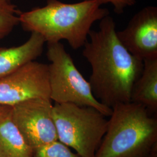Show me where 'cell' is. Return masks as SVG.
<instances>
[{"label": "cell", "instance_id": "obj_13", "mask_svg": "<svg viewBox=\"0 0 157 157\" xmlns=\"http://www.w3.org/2000/svg\"><path fill=\"white\" fill-rule=\"evenodd\" d=\"M33 157H81L71 148L57 140L34 153Z\"/></svg>", "mask_w": 157, "mask_h": 157}, {"label": "cell", "instance_id": "obj_16", "mask_svg": "<svg viewBox=\"0 0 157 157\" xmlns=\"http://www.w3.org/2000/svg\"><path fill=\"white\" fill-rule=\"evenodd\" d=\"M0 1H6V2H10V0H0Z\"/></svg>", "mask_w": 157, "mask_h": 157}, {"label": "cell", "instance_id": "obj_5", "mask_svg": "<svg viewBox=\"0 0 157 157\" xmlns=\"http://www.w3.org/2000/svg\"><path fill=\"white\" fill-rule=\"evenodd\" d=\"M50 99L55 103H72L93 107L109 117L112 109L102 104L93 95L89 81L75 65L61 42L47 43Z\"/></svg>", "mask_w": 157, "mask_h": 157}, {"label": "cell", "instance_id": "obj_8", "mask_svg": "<svg viewBox=\"0 0 157 157\" xmlns=\"http://www.w3.org/2000/svg\"><path fill=\"white\" fill-rule=\"evenodd\" d=\"M117 35L127 50L142 61L157 58V7L147 6L137 12Z\"/></svg>", "mask_w": 157, "mask_h": 157}, {"label": "cell", "instance_id": "obj_10", "mask_svg": "<svg viewBox=\"0 0 157 157\" xmlns=\"http://www.w3.org/2000/svg\"><path fill=\"white\" fill-rule=\"evenodd\" d=\"M34 152L13 121L11 106L0 110V157H33Z\"/></svg>", "mask_w": 157, "mask_h": 157}, {"label": "cell", "instance_id": "obj_14", "mask_svg": "<svg viewBox=\"0 0 157 157\" xmlns=\"http://www.w3.org/2000/svg\"><path fill=\"white\" fill-rule=\"evenodd\" d=\"M84 1V0H82ZM103 4H111L113 7L114 12L117 14L124 13V10L136 3V0H99Z\"/></svg>", "mask_w": 157, "mask_h": 157}, {"label": "cell", "instance_id": "obj_11", "mask_svg": "<svg viewBox=\"0 0 157 157\" xmlns=\"http://www.w3.org/2000/svg\"><path fill=\"white\" fill-rule=\"evenodd\" d=\"M143 62V70L133 84L130 102L140 104L154 113L157 111V58Z\"/></svg>", "mask_w": 157, "mask_h": 157}, {"label": "cell", "instance_id": "obj_3", "mask_svg": "<svg viewBox=\"0 0 157 157\" xmlns=\"http://www.w3.org/2000/svg\"><path fill=\"white\" fill-rule=\"evenodd\" d=\"M95 157H144L157 147V119L140 104L116 105Z\"/></svg>", "mask_w": 157, "mask_h": 157}, {"label": "cell", "instance_id": "obj_6", "mask_svg": "<svg viewBox=\"0 0 157 157\" xmlns=\"http://www.w3.org/2000/svg\"><path fill=\"white\" fill-rule=\"evenodd\" d=\"M48 98H33L11 106L13 121L34 152L58 140Z\"/></svg>", "mask_w": 157, "mask_h": 157}, {"label": "cell", "instance_id": "obj_12", "mask_svg": "<svg viewBox=\"0 0 157 157\" xmlns=\"http://www.w3.org/2000/svg\"><path fill=\"white\" fill-rule=\"evenodd\" d=\"M21 12L10 2L0 1V41L19 23Z\"/></svg>", "mask_w": 157, "mask_h": 157}, {"label": "cell", "instance_id": "obj_17", "mask_svg": "<svg viewBox=\"0 0 157 157\" xmlns=\"http://www.w3.org/2000/svg\"><path fill=\"white\" fill-rule=\"evenodd\" d=\"M1 107H2V105H0V110H1Z\"/></svg>", "mask_w": 157, "mask_h": 157}, {"label": "cell", "instance_id": "obj_15", "mask_svg": "<svg viewBox=\"0 0 157 157\" xmlns=\"http://www.w3.org/2000/svg\"><path fill=\"white\" fill-rule=\"evenodd\" d=\"M144 157H157V147H155L148 155Z\"/></svg>", "mask_w": 157, "mask_h": 157}, {"label": "cell", "instance_id": "obj_2", "mask_svg": "<svg viewBox=\"0 0 157 157\" xmlns=\"http://www.w3.org/2000/svg\"><path fill=\"white\" fill-rule=\"evenodd\" d=\"M99 0H84L67 4L59 0H47L43 7L21 12L19 23L25 30L39 34L45 43L67 41L76 50L84 46L93 25L109 15L101 8Z\"/></svg>", "mask_w": 157, "mask_h": 157}, {"label": "cell", "instance_id": "obj_7", "mask_svg": "<svg viewBox=\"0 0 157 157\" xmlns=\"http://www.w3.org/2000/svg\"><path fill=\"white\" fill-rule=\"evenodd\" d=\"M33 98L50 99L48 65L33 61L0 78V105Z\"/></svg>", "mask_w": 157, "mask_h": 157}, {"label": "cell", "instance_id": "obj_1", "mask_svg": "<svg viewBox=\"0 0 157 157\" xmlns=\"http://www.w3.org/2000/svg\"><path fill=\"white\" fill-rule=\"evenodd\" d=\"M91 30L82 54L90 63L89 83L95 98L112 109L130 102L132 90L140 76L143 62L130 54L118 39L116 24L109 15Z\"/></svg>", "mask_w": 157, "mask_h": 157}, {"label": "cell", "instance_id": "obj_4", "mask_svg": "<svg viewBox=\"0 0 157 157\" xmlns=\"http://www.w3.org/2000/svg\"><path fill=\"white\" fill-rule=\"evenodd\" d=\"M52 113L58 140L81 157H95L106 133L108 119L93 107L55 103Z\"/></svg>", "mask_w": 157, "mask_h": 157}, {"label": "cell", "instance_id": "obj_9", "mask_svg": "<svg viewBox=\"0 0 157 157\" xmlns=\"http://www.w3.org/2000/svg\"><path fill=\"white\" fill-rule=\"evenodd\" d=\"M45 43L39 34L32 32L29 39L21 45L0 47V78L39 57L43 53Z\"/></svg>", "mask_w": 157, "mask_h": 157}]
</instances>
